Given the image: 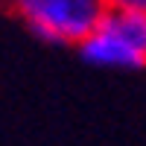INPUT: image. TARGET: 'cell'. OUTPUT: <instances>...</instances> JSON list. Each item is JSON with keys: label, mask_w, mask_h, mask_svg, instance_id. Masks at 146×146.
Instances as JSON below:
<instances>
[{"label": "cell", "mask_w": 146, "mask_h": 146, "mask_svg": "<svg viewBox=\"0 0 146 146\" xmlns=\"http://www.w3.org/2000/svg\"><path fill=\"white\" fill-rule=\"evenodd\" d=\"M15 12L35 38L79 47L100 29L108 0H15Z\"/></svg>", "instance_id": "cell-1"}, {"label": "cell", "mask_w": 146, "mask_h": 146, "mask_svg": "<svg viewBox=\"0 0 146 146\" xmlns=\"http://www.w3.org/2000/svg\"><path fill=\"white\" fill-rule=\"evenodd\" d=\"M79 56L91 67H105V70H140V67H146V56H140L126 41H120L102 29H96L85 44H79Z\"/></svg>", "instance_id": "cell-2"}, {"label": "cell", "mask_w": 146, "mask_h": 146, "mask_svg": "<svg viewBox=\"0 0 146 146\" xmlns=\"http://www.w3.org/2000/svg\"><path fill=\"white\" fill-rule=\"evenodd\" d=\"M100 29L114 35V38H120V41H126L131 50H137L140 56H146V15L108 9V15L102 18Z\"/></svg>", "instance_id": "cell-3"}, {"label": "cell", "mask_w": 146, "mask_h": 146, "mask_svg": "<svg viewBox=\"0 0 146 146\" xmlns=\"http://www.w3.org/2000/svg\"><path fill=\"white\" fill-rule=\"evenodd\" d=\"M108 9H117V12H135V15H146V0H108Z\"/></svg>", "instance_id": "cell-4"}]
</instances>
